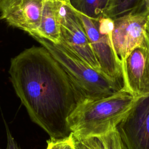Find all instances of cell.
<instances>
[{"instance_id":"cell-15","label":"cell","mask_w":149,"mask_h":149,"mask_svg":"<svg viewBox=\"0 0 149 149\" xmlns=\"http://www.w3.org/2000/svg\"><path fill=\"white\" fill-rule=\"evenodd\" d=\"M47 149H74L70 137L62 139L50 138L47 141Z\"/></svg>"},{"instance_id":"cell-2","label":"cell","mask_w":149,"mask_h":149,"mask_svg":"<svg viewBox=\"0 0 149 149\" xmlns=\"http://www.w3.org/2000/svg\"><path fill=\"white\" fill-rule=\"evenodd\" d=\"M140 97L123 87L107 96L84 98L68 119L71 132L80 137H99L115 130Z\"/></svg>"},{"instance_id":"cell-4","label":"cell","mask_w":149,"mask_h":149,"mask_svg":"<svg viewBox=\"0 0 149 149\" xmlns=\"http://www.w3.org/2000/svg\"><path fill=\"white\" fill-rule=\"evenodd\" d=\"M59 44L93 68L102 70L83 25L71 2L63 3L61 9Z\"/></svg>"},{"instance_id":"cell-5","label":"cell","mask_w":149,"mask_h":149,"mask_svg":"<svg viewBox=\"0 0 149 149\" xmlns=\"http://www.w3.org/2000/svg\"><path fill=\"white\" fill-rule=\"evenodd\" d=\"M148 10H132L114 20L112 42L114 49L122 63L136 48L143 45Z\"/></svg>"},{"instance_id":"cell-1","label":"cell","mask_w":149,"mask_h":149,"mask_svg":"<svg viewBox=\"0 0 149 149\" xmlns=\"http://www.w3.org/2000/svg\"><path fill=\"white\" fill-rule=\"evenodd\" d=\"M10 80L31 120L54 139L72 132L68 119L84 97L66 71L43 46L12 58Z\"/></svg>"},{"instance_id":"cell-3","label":"cell","mask_w":149,"mask_h":149,"mask_svg":"<svg viewBox=\"0 0 149 149\" xmlns=\"http://www.w3.org/2000/svg\"><path fill=\"white\" fill-rule=\"evenodd\" d=\"M31 36L61 65L84 98L107 96L123 87L120 81L110 77L101 70L93 68L62 45L54 44L36 35Z\"/></svg>"},{"instance_id":"cell-6","label":"cell","mask_w":149,"mask_h":149,"mask_svg":"<svg viewBox=\"0 0 149 149\" xmlns=\"http://www.w3.org/2000/svg\"><path fill=\"white\" fill-rule=\"evenodd\" d=\"M116 129L126 149H149V95L138 98Z\"/></svg>"},{"instance_id":"cell-18","label":"cell","mask_w":149,"mask_h":149,"mask_svg":"<svg viewBox=\"0 0 149 149\" xmlns=\"http://www.w3.org/2000/svg\"><path fill=\"white\" fill-rule=\"evenodd\" d=\"M61 2H63V3H69L70 2V0H59Z\"/></svg>"},{"instance_id":"cell-14","label":"cell","mask_w":149,"mask_h":149,"mask_svg":"<svg viewBox=\"0 0 149 149\" xmlns=\"http://www.w3.org/2000/svg\"><path fill=\"white\" fill-rule=\"evenodd\" d=\"M99 138L105 149H126L119 137L117 129Z\"/></svg>"},{"instance_id":"cell-11","label":"cell","mask_w":149,"mask_h":149,"mask_svg":"<svg viewBox=\"0 0 149 149\" xmlns=\"http://www.w3.org/2000/svg\"><path fill=\"white\" fill-rule=\"evenodd\" d=\"M108 2L109 0H70L76 10L93 19H97L103 14Z\"/></svg>"},{"instance_id":"cell-17","label":"cell","mask_w":149,"mask_h":149,"mask_svg":"<svg viewBox=\"0 0 149 149\" xmlns=\"http://www.w3.org/2000/svg\"><path fill=\"white\" fill-rule=\"evenodd\" d=\"M144 5L146 6V9L149 8V0H144Z\"/></svg>"},{"instance_id":"cell-19","label":"cell","mask_w":149,"mask_h":149,"mask_svg":"<svg viewBox=\"0 0 149 149\" xmlns=\"http://www.w3.org/2000/svg\"><path fill=\"white\" fill-rule=\"evenodd\" d=\"M147 9L148 10V12H149V8H148V9Z\"/></svg>"},{"instance_id":"cell-13","label":"cell","mask_w":149,"mask_h":149,"mask_svg":"<svg viewBox=\"0 0 149 149\" xmlns=\"http://www.w3.org/2000/svg\"><path fill=\"white\" fill-rule=\"evenodd\" d=\"M69 137L74 149H105L99 137H80L72 133Z\"/></svg>"},{"instance_id":"cell-9","label":"cell","mask_w":149,"mask_h":149,"mask_svg":"<svg viewBox=\"0 0 149 149\" xmlns=\"http://www.w3.org/2000/svg\"><path fill=\"white\" fill-rule=\"evenodd\" d=\"M123 87L133 95H149V47L143 43L122 63Z\"/></svg>"},{"instance_id":"cell-7","label":"cell","mask_w":149,"mask_h":149,"mask_svg":"<svg viewBox=\"0 0 149 149\" xmlns=\"http://www.w3.org/2000/svg\"><path fill=\"white\" fill-rule=\"evenodd\" d=\"M74 9L83 25L102 71L110 77L122 81V62L114 49L112 34H101L98 30L97 19L91 18Z\"/></svg>"},{"instance_id":"cell-10","label":"cell","mask_w":149,"mask_h":149,"mask_svg":"<svg viewBox=\"0 0 149 149\" xmlns=\"http://www.w3.org/2000/svg\"><path fill=\"white\" fill-rule=\"evenodd\" d=\"M63 4L59 0L44 1L40 26L36 36L54 44H59L61 9Z\"/></svg>"},{"instance_id":"cell-8","label":"cell","mask_w":149,"mask_h":149,"mask_svg":"<svg viewBox=\"0 0 149 149\" xmlns=\"http://www.w3.org/2000/svg\"><path fill=\"white\" fill-rule=\"evenodd\" d=\"M44 1L0 0V17L30 36L37 34Z\"/></svg>"},{"instance_id":"cell-16","label":"cell","mask_w":149,"mask_h":149,"mask_svg":"<svg viewBox=\"0 0 149 149\" xmlns=\"http://www.w3.org/2000/svg\"><path fill=\"white\" fill-rule=\"evenodd\" d=\"M5 125L6 127V137H7V146L6 149H20V147L18 146L17 143L15 141V139H13L10 132L8 128V126L4 120Z\"/></svg>"},{"instance_id":"cell-12","label":"cell","mask_w":149,"mask_h":149,"mask_svg":"<svg viewBox=\"0 0 149 149\" xmlns=\"http://www.w3.org/2000/svg\"><path fill=\"white\" fill-rule=\"evenodd\" d=\"M140 0H109L102 15L115 19L118 17L137 10Z\"/></svg>"}]
</instances>
